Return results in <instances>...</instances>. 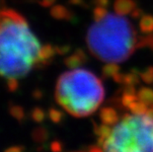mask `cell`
<instances>
[{"mask_svg": "<svg viewBox=\"0 0 153 152\" xmlns=\"http://www.w3.org/2000/svg\"><path fill=\"white\" fill-rule=\"evenodd\" d=\"M55 53L56 47L41 44L20 13L0 9V77L11 90L34 68L48 64Z\"/></svg>", "mask_w": 153, "mask_h": 152, "instance_id": "1", "label": "cell"}, {"mask_svg": "<svg viewBox=\"0 0 153 152\" xmlns=\"http://www.w3.org/2000/svg\"><path fill=\"white\" fill-rule=\"evenodd\" d=\"M138 38L129 20L117 13H108L88 29L86 42L96 59L118 63L128 59L137 50Z\"/></svg>", "mask_w": 153, "mask_h": 152, "instance_id": "2", "label": "cell"}, {"mask_svg": "<svg viewBox=\"0 0 153 152\" xmlns=\"http://www.w3.org/2000/svg\"><path fill=\"white\" fill-rule=\"evenodd\" d=\"M55 100L74 117H87L99 108L105 97L101 80L91 71L74 68L59 76Z\"/></svg>", "mask_w": 153, "mask_h": 152, "instance_id": "3", "label": "cell"}, {"mask_svg": "<svg viewBox=\"0 0 153 152\" xmlns=\"http://www.w3.org/2000/svg\"><path fill=\"white\" fill-rule=\"evenodd\" d=\"M105 151H153V119L126 115L113 128L103 145Z\"/></svg>", "mask_w": 153, "mask_h": 152, "instance_id": "4", "label": "cell"}, {"mask_svg": "<svg viewBox=\"0 0 153 152\" xmlns=\"http://www.w3.org/2000/svg\"><path fill=\"white\" fill-rule=\"evenodd\" d=\"M87 60L88 59H87L85 53H84L81 48H78L72 56H70L69 57L65 59L64 63H65V65L67 67H69L70 69H74V68L80 67L83 63H85Z\"/></svg>", "mask_w": 153, "mask_h": 152, "instance_id": "5", "label": "cell"}, {"mask_svg": "<svg viewBox=\"0 0 153 152\" xmlns=\"http://www.w3.org/2000/svg\"><path fill=\"white\" fill-rule=\"evenodd\" d=\"M135 7L136 3L134 0H115L114 2V10L117 14L122 16L131 14Z\"/></svg>", "mask_w": 153, "mask_h": 152, "instance_id": "6", "label": "cell"}, {"mask_svg": "<svg viewBox=\"0 0 153 152\" xmlns=\"http://www.w3.org/2000/svg\"><path fill=\"white\" fill-rule=\"evenodd\" d=\"M99 117L103 124H107L109 125H116L119 122V116L118 113L112 107H103L100 111Z\"/></svg>", "mask_w": 153, "mask_h": 152, "instance_id": "7", "label": "cell"}, {"mask_svg": "<svg viewBox=\"0 0 153 152\" xmlns=\"http://www.w3.org/2000/svg\"><path fill=\"white\" fill-rule=\"evenodd\" d=\"M139 29L142 34L153 33V16L143 15L139 22Z\"/></svg>", "mask_w": 153, "mask_h": 152, "instance_id": "8", "label": "cell"}, {"mask_svg": "<svg viewBox=\"0 0 153 152\" xmlns=\"http://www.w3.org/2000/svg\"><path fill=\"white\" fill-rule=\"evenodd\" d=\"M137 98L139 101L145 103L146 105H153V90L148 87H142L137 92Z\"/></svg>", "mask_w": 153, "mask_h": 152, "instance_id": "9", "label": "cell"}, {"mask_svg": "<svg viewBox=\"0 0 153 152\" xmlns=\"http://www.w3.org/2000/svg\"><path fill=\"white\" fill-rule=\"evenodd\" d=\"M140 71H138L136 68H132L129 72L125 73V85H132L134 86L139 83L140 80Z\"/></svg>", "mask_w": 153, "mask_h": 152, "instance_id": "10", "label": "cell"}, {"mask_svg": "<svg viewBox=\"0 0 153 152\" xmlns=\"http://www.w3.org/2000/svg\"><path fill=\"white\" fill-rule=\"evenodd\" d=\"M120 67L116 62H109L108 64L103 66L102 75L104 78H110V77H113L118 72H120Z\"/></svg>", "mask_w": 153, "mask_h": 152, "instance_id": "11", "label": "cell"}, {"mask_svg": "<svg viewBox=\"0 0 153 152\" xmlns=\"http://www.w3.org/2000/svg\"><path fill=\"white\" fill-rule=\"evenodd\" d=\"M147 105L145 103H143L141 101H134L132 104L129 105L128 107V110L131 111L133 115H138V116H141V115H144L146 111H147Z\"/></svg>", "mask_w": 153, "mask_h": 152, "instance_id": "12", "label": "cell"}, {"mask_svg": "<svg viewBox=\"0 0 153 152\" xmlns=\"http://www.w3.org/2000/svg\"><path fill=\"white\" fill-rule=\"evenodd\" d=\"M51 15L56 19H67V20H69L71 18V13L61 5H57L53 7V10H51Z\"/></svg>", "mask_w": 153, "mask_h": 152, "instance_id": "13", "label": "cell"}, {"mask_svg": "<svg viewBox=\"0 0 153 152\" xmlns=\"http://www.w3.org/2000/svg\"><path fill=\"white\" fill-rule=\"evenodd\" d=\"M143 47H149L153 50V33L145 34V36H140L138 38L137 50Z\"/></svg>", "mask_w": 153, "mask_h": 152, "instance_id": "14", "label": "cell"}, {"mask_svg": "<svg viewBox=\"0 0 153 152\" xmlns=\"http://www.w3.org/2000/svg\"><path fill=\"white\" fill-rule=\"evenodd\" d=\"M93 125H94V132L100 137H103L106 139L111 134V132H112V129L109 127V125H107V124L98 125L97 124H95V122H93Z\"/></svg>", "mask_w": 153, "mask_h": 152, "instance_id": "15", "label": "cell"}, {"mask_svg": "<svg viewBox=\"0 0 153 152\" xmlns=\"http://www.w3.org/2000/svg\"><path fill=\"white\" fill-rule=\"evenodd\" d=\"M140 78L146 84L153 83V66H148L140 71Z\"/></svg>", "mask_w": 153, "mask_h": 152, "instance_id": "16", "label": "cell"}, {"mask_svg": "<svg viewBox=\"0 0 153 152\" xmlns=\"http://www.w3.org/2000/svg\"><path fill=\"white\" fill-rule=\"evenodd\" d=\"M108 15V11H107L106 7H103V6H98L94 8L93 10V18L95 22L97 21H101L102 19H104L106 16Z\"/></svg>", "mask_w": 153, "mask_h": 152, "instance_id": "17", "label": "cell"}, {"mask_svg": "<svg viewBox=\"0 0 153 152\" xmlns=\"http://www.w3.org/2000/svg\"><path fill=\"white\" fill-rule=\"evenodd\" d=\"M138 100L137 98V94H128V93H123V97L120 99V102H122V105L123 107H126L128 108L129 105L132 104L133 102Z\"/></svg>", "mask_w": 153, "mask_h": 152, "instance_id": "18", "label": "cell"}, {"mask_svg": "<svg viewBox=\"0 0 153 152\" xmlns=\"http://www.w3.org/2000/svg\"><path fill=\"white\" fill-rule=\"evenodd\" d=\"M50 117H51V121H53V122H59L60 119H61V117H62V114H61V112L57 111V110L51 109L50 111Z\"/></svg>", "mask_w": 153, "mask_h": 152, "instance_id": "19", "label": "cell"}, {"mask_svg": "<svg viewBox=\"0 0 153 152\" xmlns=\"http://www.w3.org/2000/svg\"><path fill=\"white\" fill-rule=\"evenodd\" d=\"M143 15H144V14H143L142 9L137 8V7H135V8L132 10V12L131 13V17H132L133 19H138V18H141Z\"/></svg>", "mask_w": 153, "mask_h": 152, "instance_id": "20", "label": "cell"}, {"mask_svg": "<svg viewBox=\"0 0 153 152\" xmlns=\"http://www.w3.org/2000/svg\"><path fill=\"white\" fill-rule=\"evenodd\" d=\"M112 78H113V80L116 83L123 84V81H125V74H123V73H120V72H118V73L116 74V75H114Z\"/></svg>", "mask_w": 153, "mask_h": 152, "instance_id": "21", "label": "cell"}, {"mask_svg": "<svg viewBox=\"0 0 153 152\" xmlns=\"http://www.w3.org/2000/svg\"><path fill=\"white\" fill-rule=\"evenodd\" d=\"M70 50L69 46H64V47H56V51L59 54H65Z\"/></svg>", "mask_w": 153, "mask_h": 152, "instance_id": "22", "label": "cell"}, {"mask_svg": "<svg viewBox=\"0 0 153 152\" xmlns=\"http://www.w3.org/2000/svg\"><path fill=\"white\" fill-rule=\"evenodd\" d=\"M94 3L98 6H103L107 8L110 5V0H94Z\"/></svg>", "mask_w": 153, "mask_h": 152, "instance_id": "23", "label": "cell"}, {"mask_svg": "<svg viewBox=\"0 0 153 152\" xmlns=\"http://www.w3.org/2000/svg\"><path fill=\"white\" fill-rule=\"evenodd\" d=\"M51 149L55 150V151L61 150V145H60L59 142H53V145H51Z\"/></svg>", "mask_w": 153, "mask_h": 152, "instance_id": "24", "label": "cell"}, {"mask_svg": "<svg viewBox=\"0 0 153 152\" xmlns=\"http://www.w3.org/2000/svg\"><path fill=\"white\" fill-rule=\"evenodd\" d=\"M70 4H74V5H84L85 2L83 0H69Z\"/></svg>", "mask_w": 153, "mask_h": 152, "instance_id": "25", "label": "cell"}, {"mask_svg": "<svg viewBox=\"0 0 153 152\" xmlns=\"http://www.w3.org/2000/svg\"><path fill=\"white\" fill-rule=\"evenodd\" d=\"M146 117L150 118V119H153V107H151L150 109H147V111L144 114Z\"/></svg>", "mask_w": 153, "mask_h": 152, "instance_id": "26", "label": "cell"}, {"mask_svg": "<svg viewBox=\"0 0 153 152\" xmlns=\"http://www.w3.org/2000/svg\"><path fill=\"white\" fill-rule=\"evenodd\" d=\"M55 0H43V5L45 6H50L51 4H53Z\"/></svg>", "mask_w": 153, "mask_h": 152, "instance_id": "27", "label": "cell"}, {"mask_svg": "<svg viewBox=\"0 0 153 152\" xmlns=\"http://www.w3.org/2000/svg\"><path fill=\"white\" fill-rule=\"evenodd\" d=\"M152 107H153V105H152Z\"/></svg>", "mask_w": 153, "mask_h": 152, "instance_id": "28", "label": "cell"}]
</instances>
